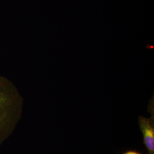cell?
Listing matches in <instances>:
<instances>
[{
    "instance_id": "3957f363",
    "label": "cell",
    "mask_w": 154,
    "mask_h": 154,
    "mask_svg": "<svg viewBox=\"0 0 154 154\" xmlns=\"http://www.w3.org/2000/svg\"><path fill=\"white\" fill-rule=\"evenodd\" d=\"M124 154H140V153L136 151H130L126 152V153Z\"/></svg>"
},
{
    "instance_id": "6da1fadb",
    "label": "cell",
    "mask_w": 154,
    "mask_h": 154,
    "mask_svg": "<svg viewBox=\"0 0 154 154\" xmlns=\"http://www.w3.org/2000/svg\"><path fill=\"white\" fill-rule=\"evenodd\" d=\"M23 99L16 87L0 76V145L14 131L22 116Z\"/></svg>"
},
{
    "instance_id": "7a4b0ae2",
    "label": "cell",
    "mask_w": 154,
    "mask_h": 154,
    "mask_svg": "<svg viewBox=\"0 0 154 154\" xmlns=\"http://www.w3.org/2000/svg\"><path fill=\"white\" fill-rule=\"evenodd\" d=\"M150 103L149 110L151 113L150 118L140 116L139 118V124L143 136L144 143L149 154H154V113L153 98Z\"/></svg>"
}]
</instances>
